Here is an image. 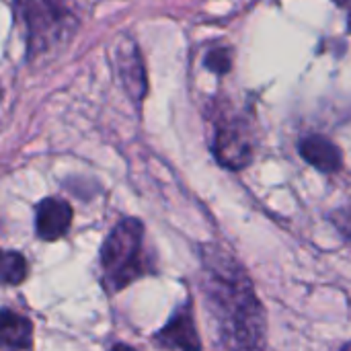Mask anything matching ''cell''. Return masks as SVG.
<instances>
[{
    "label": "cell",
    "mask_w": 351,
    "mask_h": 351,
    "mask_svg": "<svg viewBox=\"0 0 351 351\" xmlns=\"http://www.w3.org/2000/svg\"><path fill=\"white\" fill-rule=\"evenodd\" d=\"M202 292L226 351H265L267 319L255 288L232 257L218 245H202Z\"/></svg>",
    "instance_id": "1"
},
{
    "label": "cell",
    "mask_w": 351,
    "mask_h": 351,
    "mask_svg": "<svg viewBox=\"0 0 351 351\" xmlns=\"http://www.w3.org/2000/svg\"><path fill=\"white\" fill-rule=\"evenodd\" d=\"M14 21L23 29L29 60L64 49L80 27L64 0H14Z\"/></svg>",
    "instance_id": "2"
},
{
    "label": "cell",
    "mask_w": 351,
    "mask_h": 351,
    "mask_svg": "<svg viewBox=\"0 0 351 351\" xmlns=\"http://www.w3.org/2000/svg\"><path fill=\"white\" fill-rule=\"evenodd\" d=\"M101 284L107 292H121L150 274L144 249V224L136 218L117 222L101 247Z\"/></svg>",
    "instance_id": "3"
},
{
    "label": "cell",
    "mask_w": 351,
    "mask_h": 351,
    "mask_svg": "<svg viewBox=\"0 0 351 351\" xmlns=\"http://www.w3.org/2000/svg\"><path fill=\"white\" fill-rule=\"evenodd\" d=\"M212 152L216 160L230 171H243L255 156V132L245 117L232 115L216 123Z\"/></svg>",
    "instance_id": "4"
},
{
    "label": "cell",
    "mask_w": 351,
    "mask_h": 351,
    "mask_svg": "<svg viewBox=\"0 0 351 351\" xmlns=\"http://www.w3.org/2000/svg\"><path fill=\"white\" fill-rule=\"evenodd\" d=\"M115 70L128 97L140 105L148 93V78L140 49L132 37H121L115 45Z\"/></svg>",
    "instance_id": "5"
},
{
    "label": "cell",
    "mask_w": 351,
    "mask_h": 351,
    "mask_svg": "<svg viewBox=\"0 0 351 351\" xmlns=\"http://www.w3.org/2000/svg\"><path fill=\"white\" fill-rule=\"evenodd\" d=\"M154 341L169 351H202V339L195 329L191 302L181 306L171 317V321L154 335Z\"/></svg>",
    "instance_id": "6"
},
{
    "label": "cell",
    "mask_w": 351,
    "mask_h": 351,
    "mask_svg": "<svg viewBox=\"0 0 351 351\" xmlns=\"http://www.w3.org/2000/svg\"><path fill=\"white\" fill-rule=\"evenodd\" d=\"M72 224V206L60 197H45L35 208V232L41 241L62 239Z\"/></svg>",
    "instance_id": "7"
},
{
    "label": "cell",
    "mask_w": 351,
    "mask_h": 351,
    "mask_svg": "<svg viewBox=\"0 0 351 351\" xmlns=\"http://www.w3.org/2000/svg\"><path fill=\"white\" fill-rule=\"evenodd\" d=\"M298 152L311 167H315L321 173H337L343 167L341 150L329 138L319 134L302 138L298 144Z\"/></svg>",
    "instance_id": "8"
},
{
    "label": "cell",
    "mask_w": 351,
    "mask_h": 351,
    "mask_svg": "<svg viewBox=\"0 0 351 351\" xmlns=\"http://www.w3.org/2000/svg\"><path fill=\"white\" fill-rule=\"evenodd\" d=\"M0 339L4 350L23 351L31 350L33 346V323L10 308L2 311V329Z\"/></svg>",
    "instance_id": "9"
},
{
    "label": "cell",
    "mask_w": 351,
    "mask_h": 351,
    "mask_svg": "<svg viewBox=\"0 0 351 351\" xmlns=\"http://www.w3.org/2000/svg\"><path fill=\"white\" fill-rule=\"evenodd\" d=\"M29 265L27 259L19 251H4L2 255V284L19 286L27 280Z\"/></svg>",
    "instance_id": "10"
},
{
    "label": "cell",
    "mask_w": 351,
    "mask_h": 351,
    "mask_svg": "<svg viewBox=\"0 0 351 351\" xmlns=\"http://www.w3.org/2000/svg\"><path fill=\"white\" fill-rule=\"evenodd\" d=\"M232 49L226 47V45H216V47H210L204 56V66L214 72L216 76H226L230 70H232Z\"/></svg>",
    "instance_id": "11"
},
{
    "label": "cell",
    "mask_w": 351,
    "mask_h": 351,
    "mask_svg": "<svg viewBox=\"0 0 351 351\" xmlns=\"http://www.w3.org/2000/svg\"><path fill=\"white\" fill-rule=\"evenodd\" d=\"M333 224L341 230V234H346L351 241V210H339L331 216Z\"/></svg>",
    "instance_id": "12"
},
{
    "label": "cell",
    "mask_w": 351,
    "mask_h": 351,
    "mask_svg": "<svg viewBox=\"0 0 351 351\" xmlns=\"http://www.w3.org/2000/svg\"><path fill=\"white\" fill-rule=\"evenodd\" d=\"M343 10H346V14H348V29L351 31V0H335Z\"/></svg>",
    "instance_id": "13"
},
{
    "label": "cell",
    "mask_w": 351,
    "mask_h": 351,
    "mask_svg": "<svg viewBox=\"0 0 351 351\" xmlns=\"http://www.w3.org/2000/svg\"><path fill=\"white\" fill-rule=\"evenodd\" d=\"M109 351H136L134 348H130V346H125V343H115L113 348Z\"/></svg>",
    "instance_id": "14"
},
{
    "label": "cell",
    "mask_w": 351,
    "mask_h": 351,
    "mask_svg": "<svg viewBox=\"0 0 351 351\" xmlns=\"http://www.w3.org/2000/svg\"><path fill=\"white\" fill-rule=\"evenodd\" d=\"M341 351H351V343H348V346H343V348H341Z\"/></svg>",
    "instance_id": "15"
}]
</instances>
